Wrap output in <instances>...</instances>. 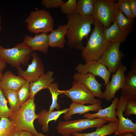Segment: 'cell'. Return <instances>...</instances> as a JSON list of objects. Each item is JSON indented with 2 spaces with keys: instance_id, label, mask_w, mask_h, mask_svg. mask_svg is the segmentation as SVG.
I'll return each mask as SVG.
<instances>
[{
  "instance_id": "cell-34",
  "label": "cell",
  "mask_w": 136,
  "mask_h": 136,
  "mask_svg": "<svg viewBox=\"0 0 136 136\" xmlns=\"http://www.w3.org/2000/svg\"><path fill=\"white\" fill-rule=\"evenodd\" d=\"M125 115L129 116L131 114L136 115V101L128 99L125 106Z\"/></svg>"
},
{
  "instance_id": "cell-14",
  "label": "cell",
  "mask_w": 136,
  "mask_h": 136,
  "mask_svg": "<svg viewBox=\"0 0 136 136\" xmlns=\"http://www.w3.org/2000/svg\"><path fill=\"white\" fill-rule=\"evenodd\" d=\"M73 78L74 81L82 84L88 89L94 97L103 99V93L101 90L102 84L96 80L95 76L90 73L82 75L78 73L73 75Z\"/></svg>"
},
{
  "instance_id": "cell-38",
  "label": "cell",
  "mask_w": 136,
  "mask_h": 136,
  "mask_svg": "<svg viewBox=\"0 0 136 136\" xmlns=\"http://www.w3.org/2000/svg\"><path fill=\"white\" fill-rule=\"evenodd\" d=\"M6 66V63L0 61V71H2Z\"/></svg>"
},
{
  "instance_id": "cell-44",
  "label": "cell",
  "mask_w": 136,
  "mask_h": 136,
  "mask_svg": "<svg viewBox=\"0 0 136 136\" xmlns=\"http://www.w3.org/2000/svg\"><path fill=\"white\" fill-rule=\"evenodd\" d=\"M118 136H123V134H121V135H119Z\"/></svg>"
},
{
  "instance_id": "cell-24",
  "label": "cell",
  "mask_w": 136,
  "mask_h": 136,
  "mask_svg": "<svg viewBox=\"0 0 136 136\" xmlns=\"http://www.w3.org/2000/svg\"><path fill=\"white\" fill-rule=\"evenodd\" d=\"M118 125V121L110 122L106 125H103L96 128L95 131L87 133L75 132L73 136H106L111 135L116 132Z\"/></svg>"
},
{
  "instance_id": "cell-40",
  "label": "cell",
  "mask_w": 136,
  "mask_h": 136,
  "mask_svg": "<svg viewBox=\"0 0 136 136\" xmlns=\"http://www.w3.org/2000/svg\"><path fill=\"white\" fill-rule=\"evenodd\" d=\"M123 136H135L132 133L130 132L126 133L123 134Z\"/></svg>"
},
{
  "instance_id": "cell-5",
  "label": "cell",
  "mask_w": 136,
  "mask_h": 136,
  "mask_svg": "<svg viewBox=\"0 0 136 136\" xmlns=\"http://www.w3.org/2000/svg\"><path fill=\"white\" fill-rule=\"evenodd\" d=\"M24 21L28 31L37 35L40 33H47L53 29L52 17L48 11L43 9L31 11Z\"/></svg>"
},
{
  "instance_id": "cell-37",
  "label": "cell",
  "mask_w": 136,
  "mask_h": 136,
  "mask_svg": "<svg viewBox=\"0 0 136 136\" xmlns=\"http://www.w3.org/2000/svg\"><path fill=\"white\" fill-rule=\"evenodd\" d=\"M21 136H34L30 132L26 131H20Z\"/></svg>"
},
{
  "instance_id": "cell-22",
  "label": "cell",
  "mask_w": 136,
  "mask_h": 136,
  "mask_svg": "<svg viewBox=\"0 0 136 136\" xmlns=\"http://www.w3.org/2000/svg\"><path fill=\"white\" fill-rule=\"evenodd\" d=\"M102 109L101 103L87 106L72 103L70 105L68 112L64 114L63 118L65 120H71V116L74 114H79L80 115L89 111L97 112Z\"/></svg>"
},
{
  "instance_id": "cell-28",
  "label": "cell",
  "mask_w": 136,
  "mask_h": 136,
  "mask_svg": "<svg viewBox=\"0 0 136 136\" xmlns=\"http://www.w3.org/2000/svg\"><path fill=\"white\" fill-rule=\"evenodd\" d=\"M14 123L8 118L0 120V136H12L16 130Z\"/></svg>"
},
{
  "instance_id": "cell-35",
  "label": "cell",
  "mask_w": 136,
  "mask_h": 136,
  "mask_svg": "<svg viewBox=\"0 0 136 136\" xmlns=\"http://www.w3.org/2000/svg\"><path fill=\"white\" fill-rule=\"evenodd\" d=\"M65 2L62 0H42L41 1L42 5L47 9L57 8Z\"/></svg>"
},
{
  "instance_id": "cell-11",
  "label": "cell",
  "mask_w": 136,
  "mask_h": 136,
  "mask_svg": "<svg viewBox=\"0 0 136 136\" xmlns=\"http://www.w3.org/2000/svg\"><path fill=\"white\" fill-rule=\"evenodd\" d=\"M128 99L121 96L116 109V115L118 119L117 129L115 133V135H119L126 133L130 132L134 135H136V123L132 122L131 120L126 118L123 116V112L125 111V106Z\"/></svg>"
},
{
  "instance_id": "cell-4",
  "label": "cell",
  "mask_w": 136,
  "mask_h": 136,
  "mask_svg": "<svg viewBox=\"0 0 136 136\" xmlns=\"http://www.w3.org/2000/svg\"><path fill=\"white\" fill-rule=\"evenodd\" d=\"M32 52L31 49L23 42L11 48L0 46V61L17 68L21 65L27 64Z\"/></svg>"
},
{
  "instance_id": "cell-15",
  "label": "cell",
  "mask_w": 136,
  "mask_h": 136,
  "mask_svg": "<svg viewBox=\"0 0 136 136\" xmlns=\"http://www.w3.org/2000/svg\"><path fill=\"white\" fill-rule=\"evenodd\" d=\"M131 69L125 79L121 88L123 96L136 101V60L132 62Z\"/></svg>"
},
{
  "instance_id": "cell-32",
  "label": "cell",
  "mask_w": 136,
  "mask_h": 136,
  "mask_svg": "<svg viewBox=\"0 0 136 136\" xmlns=\"http://www.w3.org/2000/svg\"><path fill=\"white\" fill-rule=\"evenodd\" d=\"M117 4L119 11L124 13L126 17L131 19H134L129 6L128 0H118Z\"/></svg>"
},
{
  "instance_id": "cell-29",
  "label": "cell",
  "mask_w": 136,
  "mask_h": 136,
  "mask_svg": "<svg viewBox=\"0 0 136 136\" xmlns=\"http://www.w3.org/2000/svg\"><path fill=\"white\" fill-rule=\"evenodd\" d=\"M58 86L57 83H53L48 89L51 94L52 99V104L48 110L49 111H53L55 109L59 110L60 108V105L57 102L58 96L61 94V90L58 89Z\"/></svg>"
},
{
  "instance_id": "cell-20",
  "label": "cell",
  "mask_w": 136,
  "mask_h": 136,
  "mask_svg": "<svg viewBox=\"0 0 136 136\" xmlns=\"http://www.w3.org/2000/svg\"><path fill=\"white\" fill-rule=\"evenodd\" d=\"M66 24L59 25L57 29H53L48 34L49 46L51 48L57 47L63 49L66 41L65 37L67 33Z\"/></svg>"
},
{
  "instance_id": "cell-43",
  "label": "cell",
  "mask_w": 136,
  "mask_h": 136,
  "mask_svg": "<svg viewBox=\"0 0 136 136\" xmlns=\"http://www.w3.org/2000/svg\"><path fill=\"white\" fill-rule=\"evenodd\" d=\"M2 71H0V82L2 76Z\"/></svg>"
},
{
  "instance_id": "cell-3",
  "label": "cell",
  "mask_w": 136,
  "mask_h": 136,
  "mask_svg": "<svg viewBox=\"0 0 136 136\" xmlns=\"http://www.w3.org/2000/svg\"><path fill=\"white\" fill-rule=\"evenodd\" d=\"M34 100V98H29L21 105L18 110L13 112L8 118L14 123L17 129L28 131L36 136L38 132L33 123L36 119L39 118V116L35 113L36 105Z\"/></svg>"
},
{
  "instance_id": "cell-42",
  "label": "cell",
  "mask_w": 136,
  "mask_h": 136,
  "mask_svg": "<svg viewBox=\"0 0 136 136\" xmlns=\"http://www.w3.org/2000/svg\"><path fill=\"white\" fill-rule=\"evenodd\" d=\"M1 23H2L1 16V13H0V32L1 31L2 29Z\"/></svg>"
},
{
  "instance_id": "cell-19",
  "label": "cell",
  "mask_w": 136,
  "mask_h": 136,
  "mask_svg": "<svg viewBox=\"0 0 136 136\" xmlns=\"http://www.w3.org/2000/svg\"><path fill=\"white\" fill-rule=\"evenodd\" d=\"M25 80L20 76L14 75L10 71H6L2 76L0 88L17 91L22 85Z\"/></svg>"
},
{
  "instance_id": "cell-31",
  "label": "cell",
  "mask_w": 136,
  "mask_h": 136,
  "mask_svg": "<svg viewBox=\"0 0 136 136\" xmlns=\"http://www.w3.org/2000/svg\"><path fill=\"white\" fill-rule=\"evenodd\" d=\"M8 101L0 88V120L3 118H9L12 114L10 108L8 106Z\"/></svg>"
},
{
  "instance_id": "cell-1",
  "label": "cell",
  "mask_w": 136,
  "mask_h": 136,
  "mask_svg": "<svg viewBox=\"0 0 136 136\" xmlns=\"http://www.w3.org/2000/svg\"><path fill=\"white\" fill-rule=\"evenodd\" d=\"M66 18L68 46L71 49L82 51L85 47L82 40L85 38H87L94 19L91 16H84L75 13L67 15Z\"/></svg>"
},
{
  "instance_id": "cell-33",
  "label": "cell",
  "mask_w": 136,
  "mask_h": 136,
  "mask_svg": "<svg viewBox=\"0 0 136 136\" xmlns=\"http://www.w3.org/2000/svg\"><path fill=\"white\" fill-rule=\"evenodd\" d=\"M76 0H68L60 6L61 12L67 15L75 13Z\"/></svg>"
},
{
  "instance_id": "cell-27",
  "label": "cell",
  "mask_w": 136,
  "mask_h": 136,
  "mask_svg": "<svg viewBox=\"0 0 136 136\" xmlns=\"http://www.w3.org/2000/svg\"><path fill=\"white\" fill-rule=\"evenodd\" d=\"M2 92L8 103L10 109L13 112L18 110L21 104L17 91L11 90H2Z\"/></svg>"
},
{
  "instance_id": "cell-12",
  "label": "cell",
  "mask_w": 136,
  "mask_h": 136,
  "mask_svg": "<svg viewBox=\"0 0 136 136\" xmlns=\"http://www.w3.org/2000/svg\"><path fill=\"white\" fill-rule=\"evenodd\" d=\"M77 73L84 75L91 74L94 76L101 77L104 82V85L108 84L111 73L104 65L97 61H90L85 64L81 63L78 64L75 68Z\"/></svg>"
},
{
  "instance_id": "cell-9",
  "label": "cell",
  "mask_w": 136,
  "mask_h": 136,
  "mask_svg": "<svg viewBox=\"0 0 136 136\" xmlns=\"http://www.w3.org/2000/svg\"><path fill=\"white\" fill-rule=\"evenodd\" d=\"M120 44L119 42L111 44L97 61L107 66L111 73H115L122 64L121 60L124 54L120 50Z\"/></svg>"
},
{
  "instance_id": "cell-6",
  "label": "cell",
  "mask_w": 136,
  "mask_h": 136,
  "mask_svg": "<svg viewBox=\"0 0 136 136\" xmlns=\"http://www.w3.org/2000/svg\"><path fill=\"white\" fill-rule=\"evenodd\" d=\"M107 121L103 119L86 118L60 121L56 127L58 133L63 136H72V134L81 132L90 128H97L106 123Z\"/></svg>"
},
{
  "instance_id": "cell-39",
  "label": "cell",
  "mask_w": 136,
  "mask_h": 136,
  "mask_svg": "<svg viewBox=\"0 0 136 136\" xmlns=\"http://www.w3.org/2000/svg\"><path fill=\"white\" fill-rule=\"evenodd\" d=\"M12 136H21L20 131L16 129Z\"/></svg>"
},
{
  "instance_id": "cell-10",
  "label": "cell",
  "mask_w": 136,
  "mask_h": 136,
  "mask_svg": "<svg viewBox=\"0 0 136 136\" xmlns=\"http://www.w3.org/2000/svg\"><path fill=\"white\" fill-rule=\"evenodd\" d=\"M31 56L32 57L31 63L25 70H23L21 66L16 68L19 75L30 82L36 81L45 74L44 64L36 52H32Z\"/></svg>"
},
{
  "instance_id": "cell-17",
  "label": "cell",
  "mask_w": 136,
  "mask_h": 136,
  "mask_svg": "<svg viewBox=\"0 0 136 136\" xmlns=\"http://www.w3.org/2000/svg\"><path fill=\"white\" fill-rule=\"evenodd\" d=\"M119 101L118 98L115 97L114 98V100L112 101L111 104L108 107L104 109H100L96 113H85L83 115V116L89 119L100 118L110 122H118V119L116 115L115 110Z\"/></svg>"
},
{
  "instance_id": "cell-36",
  "label": "cell",
  "mask_w": 136,
  "mask_h": 136,
  "mask_svg": "<svg viewBox=\"0 0 136 136\" xmlns=\"http://www.w3.org/2000/svg\"><path fill=\"white\" fill-rule=\"evenodd\" d=\"M129 6L134 18L136 17V0H128Z\"/></svg>"
},
{
  "instance_id": "cell-41",
  "label": "cell",
  "mask_w": 136,
  "mask_h": 136,
  "mask_svg": "<svg viewBox=\"0 0 136 136\" xmlns=\"http://www.w3.org/2000/svg\"><path fill=\"white\" fill-rule=\"evenodd\" d=\"M36 136H50L48 135H45L43 134L39 133H38V134Z\"/></svg>"
},
{
  "instance_id": "cell-13",
  "label": "cell",
  "mask_w": 136,
  "mask_h": 136,
  "mask_svg": "<svg viewBox=\"0 0 136 136\" xmlns=\"http://www.w3.org/2000/svg\"><path fill=\"white\" fill-rule=\"evenodd\" d=\"M127 69L122 64L116 72L112 74L111 81L106 85V90L103 93V98L106 101L114 98L117 91L121 88L125 77L124 73Z\"/></svg>"
},
{
  "instance_id": "cell-30",
  "label": "cell",
  "mask_w": 136,
  "mask_h": 136,
  "mask_svg": "<svg viewBox=\"0 0 136 136\" xmlns=\"http://www.w3.org/2000/svg\"><path fill=\"white\" fill-rule=\"evenodd\" d=\"M30 83L29 81H25L22 85L16 91L21 105L26 101L30 96Z\"/></svg>"
},
{
  "instance_id": "cell-16",
  "label": "cell",
  "mask_w": 136,
  "mask_h": 136,
  "mask_svg": "<svg viewBox=\"0 0 136 136\" xmlns=\"http://www.w3.org/2000/svg\"><path fill=\"white\" fill-rule=\"evenodd\" d=\"M23 42L29 47L33 51H38L45 54L48 52L49 46L47 33H42L33 37L26 35Z\"/></svg>"
},
{
  "instance_id": "cell-25",
  "label": "cell",
  "mask_w": 136,
  "mask_h": 136,
  "mask_svg": "<svg viewBox=\"0 0 136 136\" xmlns=\"http://www.w3.org/2000/svg\"><path fill=\"white\" fill-rule=\"evenodd\" d=\"M95 0H77L75 13L81 16H92L94 8Z\"/></svg>"
},
{
  "instance_id": "cell-18",
  "label": "cell",
  "mask_w": 136,
  "mask_h": 136,
  "mask_svg": "<svg viewBox=\"0 0 136 136\" xmlns=\"http://www.w3.org/2000/svg\"><path fill=\"white\" fill-rule=\"evenodd\" d=\"M54 73L52 71H48L35 81L30 83V98H34L35 95L40 91L49 87L54 83L55 78L53 77Z\"/></svg>"
},
{
  "instance_id": "cell-26",
  "label": "cell",
  "mask_w": 136,
  "mask_h": 136,
  "mask_svg": "<svg viewBox=\"0 0 136 136\" xmlns=\"http://www.w3.org/2000/svg\"><path fill=\"white\" fill-rule=\"evenodd\" d=\"M115 21L118 27L128 35L132 31L134 25L133 19L125 16L120 11L118 12Z\"/></svg>"
},
{
  "instance_id": "cell-7",
  "label": "cell",
  "mask_w": 136,
  "mask_h": 136,
  "mask_svg": "<svg viewBox=\"0 0 136 136\" xmlns=\"http://www.w3.org/2000/svg\"><path fill=\"white\" fill-rule=\"evenodd\" d=\"M114 0H95L94 10L91 16L107 28L115 21L119 10L117 3Z\"/></svg>"
},
{
  "instance_id": "cell-23",
  "label": "cell",
  "mask_w": 136,
  "mask_h": 136,
  "mask_svg": "<svg viewBox=\"0 0 136 136\" xmlns=\"http://www.w3.org/2000/svg\"><path fill=\"white\" fill-rule=\"evenodd\" d=\"M103 31L106 39L111 44L123 43L126 41L128 35L118 27L115 21L109 27L104 28Z\"/></svg>"
},
{
  "instance_id": "cell-21",
  "label": "cell",
  "mask_w": 136,
  "mask_h": 136,
  "mask_svg": "<svg viewBox=\"0 0 136 136\" xmlns=\"http://www.w3.org/2000/svg\"><path fill=\"white\" fill-rule=\"evenodd\" d=\"M69 108L56 111H50L43 109L38 113L39 116L38 119V123L41 125L43 132H48L49 131V122L52 121L56 122L59 116L62 114H65L68 111Z\"/></svg>"
},
{
  "instance_id": "cell-8",
  "label": "cell",
  "mask_w": 136,
  "mask_h": 136,
  "mask_svg": "<svg viewBox=\"0 0 136 136\" xmlns=\"http://www.w3.org/2000/svg\"><path fill=\"white\" fill-rule=\"evenodd\" d=\"M61 94L70 98L73 103L92 105L101 103L100 99L95 98L90 91L82 84L74 80L70 89L66 90H61Z\"/></svg>"
},
{
  "instance_id": "cell-2",
  "label": "cell",
  "mask_w": 136,
  "mask_h": 136,
  "mask_svg": "<svg viewBox=\"0 0 136 136\" xmlns=\"http://www.w3.org/2000/svg\"><path fill=\"white\" fill-rule=\"evenodd\" d=\"M94 27L86 47L81 51L82 58L86 62L98 61L104 52L111 44L107 41L104 36V27L96 20L94 19Z\"/></svg>"
}]
</instances>
